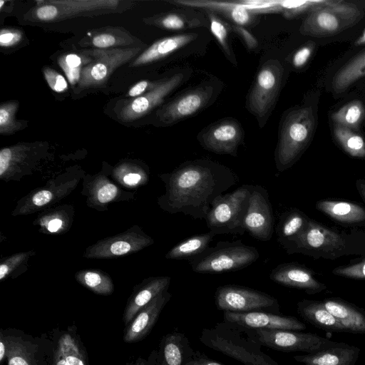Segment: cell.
<instances>
[{
  "label": "cell",
  "mask_w": 365,
  "mask_h": 365,
  "mask_svg": "<svg viewBox=\"0 0 365 365\" xmlns=\"http://www.w3.org/2000/svg\"><path fill=\"white\" fill-rule=\"evenodd\" d=\"M159 177L165 187L158 199L160 207L195 220H205L212 202L238 182L231 169L209 159L186 161Z\"/></svg>",
  "instance_id": "6da1fadb"
},
{
  "label": "cell",
  "mask_w": 365,
  "mask_h": 365,
  "mask_svg": "<svg viewBox=\"0 0 365 365\" xmlns=\"http://www.w3.org/2000/svg\"><path fill=\"white\" fill-rule=\"evenodd\" d=\"M205 346L231 357L243 365H279L262 349L252 329L222 321L205 328L199 337Z\"/></svg>",
  "instance_id": "7a4b0ae2"
},
{
  "label": "cell",
  "mask_w": 365,
  "mask_h": 365,
  "mask_svg": "<svg viewBox=\"0 0 365 365\" xmlns=\"http://www.w3.org/2000/svg\"><path fill=\"white\" fill-rule=\"evenodd\" d=\"M316 119L311 107L302 106L289 111L282 120L274 160L282 172L299 158L314 133Z\"/></svg>",
  "instance_id": "3957f363"
},
{
  "label": "cell",
  "mask_w": 365,
  "mask_h": 365,
  "mask_svg": "<svg viewBox=\"0 0 365 365\" xmlns=\"http://www.w3.org/2000/svg\"><path fill=\"white\" fill-rule=\"evenodd\" d=\"M259 257L258 250L241 240L218 242L190 259L192 271L200 274H218L247 267Z\"/></svg>",
  "instance_id": "277c9868"
},
{
  "label": "cell",
  "mask_w": 365,
  "mask_h": 365,
  "mask_svg": "<svg viewBox=\"0 0 365 365\" xmlns=\"http://www.w3.org/2000/svg\"><path fill=\"white\" fill-rule=\"evenodd\" d=\"M364 16V11L356 4L333 0L331 4L309 14L300 26L299 31L303 35L316 38L331 36L352 27Z\"/></svg>",
  "instance_id": "5b68a950"
},
{
  "label": "cell",
  "mask_w": 365,
  "mask_h": 365,
  "mask_svg": "<svg viewBox=\"0 0 365 365\" xmlns=\"http://www.w3.org/2000/svg\"><path fill=\"white\" fill-rule=\"evenodd\" d=\"M252 185H242L232 192L219 195L205 218L207 228L216 235H242Z\"/></svg>",
  "instance_id": "8992f818"
},
{
  "label": "cell",
  "mask_w": 365,
  "mask_h": 365,
  "mask_svg": "<svg viewBox=\"0 0 365 365\" xmlns=\"http://www.w3.org/2000/svg\"><path fill=\"white\" fill-rule=\"evenodd\" d=\"M284 68L277 59H269L258 71L247 98V108L260 127L266 123L278 98Z\"/></svg>",
  "instance_id": "52a82bcc"
},
{
  "label": "cell",
  "mask_w": 365,
  "mask_h": 365,
  "mask_svg": "<svg viewBox=\"0 0 365 365\" xmlns=\"http://www.w3.org/2000/svg\"><path fill=\"white\" fill-rule=\"evenodd\" d=\"M215 302L217 309L223 312H267L280 314L279 302L274 297L240 285L218 287L215 293Z\"/></svg>",
  "instance_id": "ba28073f"
},
{
  "label": "cell",
  "mask_w": 365,
  "mask_h": 365,
  "mask_svg": "<svg viewBox=\"0 0 365 365\" xmlns=\"http://www.w3.org/2000/svg\"><path fill=\"white\" fill-rule=\"evenodd\" d=\"M140 47L95 49L85 52L87 63L83 66L78 87L88 88L105 83L118 67L140 53Z\"/></svg>",
  "instance_id": "9c48e42d"
},
{
  "label": "cell",
  "mask_w": 365,
  "mask_h": 365,
  "mask_svg": "<svg viewBox=\"0 0 365 365\" xmlns=\"http://www.w3.org/2000/svg\"><path fill=\"white\" fill-rule=\"evenodd\" d=\"M254 336L262 346L284 351H302L313 354L336 345L331 341L314 333L292 330L253 329Z\"/></svg>",
  "instance_id": "30bf717a"
},
{
  "label": "cell",
  "mask_w": 365,
  "mask_h": 365,
  "mask_svg": "<svg viewBox=\"0 0 365 365\" xmlns=\"http://www.w3.org/2000/svg\"><path fill=\"white\" fill-rule=\"evenodd\" d=\"M154 242L138 225L116 235L106 237L88 247L83 257L88 259H110L138 252Z\"/></svg>",
  "instance_id": "8fae6325"
},
{
  "label": "cell",
  "mask_w": 365,
  "mask_h": 365,
  "mask_svg": "<svg viewBox=\"0 0 365 365\" xmlns=\"http://www.w3.org/2000/svg\"><path fill=\"white\" fill-rule=\"evenodd\" d=\"M274 214L269 195L261 185H253L244 222L245 232L263 242L272 239L274 232Z\"/></svg>",
  "instance_id": "7c38bea8"
},
{
  "label": "cell",
  "mask_w": 365,
  "mask_h": 365,
  "mask_svg": "<svg viewBox=\"0 0 365 365\" xmlns=\"http://www.w3.org/2000/svg\"><path fill=\"white\" fill-rule=\"evenodd\" d=\"M215 93L212 85L193 88L159 109L158 119L167 125L176 123L202 110L212 101Z\"/></svg>",
  "instance_id": "4fadbf2b"
},
{
  "label": "cell",
  "mask_w": 365,
  "mask_h": 365,
  "mask_svg": "<svg viewBox=\"0 0 365 365\" xmlns=\"http://www.w3.org/2000/svg\"><path fill=\"white\" fill-rule=\"evenodd\" d=\"M244 138V131L239 122L232 118L219 120L205 128L197 135L201 146L217 154L237 156Z\"/></svg>",
  "instance_id": "5bb4252c"
},
{
  "label": "cell",
  "mask_w": 365,
  "mask_h": 365,
  "mask_svg": "<svg viewBox=\"0 0 365 365\" xmlns=\"http://www.w3.org/2000/svg\"><path fill=\"white\" fill-rule=\"evenodd\" d=\"M120 2L116 0H50L37 1L34 18L41 21H53L96 10L114 9Z\"/></svg>",
  "instance_id": "9a60e30c"
},
{
  "label": "cell",
  "mask_w": 365,
  "mask_h": 365,
  "mask_svg": "<svg viewBox=\"0 0 365 365\" xmlns=\"http://www.w3.org/2000/svg\"><path fill=\"white\" fill-rule=\"evenodd\" d=\"M184 78V73H178L156 82L152 89L135 98L122 108L120 118L124 121H133L146 115L161 104L167 96L183 82Z\"/></svg>",
  "instance_id": "2e32d148"
},
{
  "label": "cell",
  "mask_w": 365,
  "mask_h": 365,
  "mask_svg": "<svg viewBox=\"0 0 365 365\" xmlns=\"http://www.w3.org/2000/svg\"><path fill=\"white\" fill-rule=\"evenodd\" d=\"M223 321L253 329L302 331L307 328L294 317L267 312H223Z\"/></svg>",
  "instance_id": "e0dca14e"
},
{
  "label": "cell",
  "mask_w": 365,
  "mask_h": 365,
  "mask_svg": "<svg viewBox=\"0 0 365 365\" xmlns=\"http://www.w3.org/2000/svg\"><path fill=\"white\" fill-rule=\"evenodd\" d=\"M344 247V240L337 232L312 220H307L302 232L287 250L288 253H291L294 250H314L332 252Z\"/></svg>",
  "instance_id": "ac0fdd59"
},
{
  "label": "cell",
  "mask_w": 365,
  "mask_h": 365,
  "mask_svg": "<svg viewBox=\"0 0 365 365\" xmlns=\"http://www.w3.org/2000/svg\"><path fill=\"white\" fill-rule=\"evenodd\" d=\"M171 297L172 294L168 292V290L165 291L141 309L125 329L124 341L133 343L146 337Z\"/></svg>",
  "instance_id": "d6986e66"
},
{
  "label": "cell",
  "mask_w": 365,
  "mask_h": 365,
  "mask_svg": "<svg viewBox=\"0 0 365 365\" xmlns=\"http://www.w3.org/2000/svg\"><path fill=\"white\" fill-rule=\"evenodd\" d=\"M171 278L168 276L150 277L135 286L123 312L127 327L138 312L160 294L168 291Z\"/></svg>",
  "instance_id": "ffe728a7"
},
{
  "label": "cell",
  "mask_w": 365,
  "mask_h": 365,
  "mask_svg": "<svg viewBox=\"0 0 365 365\" xmlns=\"http://www.w3.org/2000/svg\"><path fill=\"white\" fill-rule=\"evenodd\" d=\"M269 278L277 284L303 289L308 294H316L326 289L310 270L296 263L279 264L271 271Z\"/></svg>",
  "instance_id": "44dd1931"
},
{
  "label": "cell",
  "mask_w": 365,
  "mask_h": 365,
  "mask_svg": "<svg viewBox=\"0 0 365 365\" xmlns=\"http://www.w3.org/2000/svg\"><path fill=\"white\" fill-rule=\"evenodd\" d=\"M169 2L220 14L240 26H249L255 21V14L244 6L240 1L175 0Z\"/></svg>",
  "instance_id": "7402d4cb"
},
{
  "label": "cell",
  "mask_w": 365,
  "mask_h": 365,
  "mask_svg": "<svg viewBox=\"0 0 365 365\" xmlns=\"http://www.w3.org/2000/svg\"><path fill=\"white\" fill-rule=\"evenodd\" d=\"M194 353L186 334L173 331L161 338L156 351V365H185Z\"/></svg>",
  "instance_id": "603a6c76"
},
{
  "label": "cell",
  "mask_w": 365,
  "mask_h": 365,
  "mask_svg": "<svg viewBox=\"0 0 365 365\" xmlns=\"http://www.w3.org/2000/svg\"><path fill=\"white\" fill-rule=\"evenodd\" d=\"M360 349L344 342L320 351L294 356V359L304 365H355Z\"/></svg>",
  "instance_id": "cb8c5ba5"
},
{
  "label": "cell",
  "mask_w": 365,
  "mask_h": 365,
  "mask_svg": "<svg viewBox=\"0 0 365 365\" xmlns=\"http://www.w3.org/2000/svg\"><path fill=\"white\" fill-rule=\"evenodd\" d=\"M197 37V34L185 33L160 39L138 56L131 66H139L162 59L195 41Z\"/></svg>",
  "instance_id": "d4e9b609"
},
{
  "label": "cell",
  "mask_w": 365,
  "mask_h": 365,
  "mask_svg": "<svg viewBox=\"0 0 365 365\" xmlns=\"http://www.w3.org/2000/svg\"><path fill=\"white\" fill-rule=\"evenodd\" d=\"M72 180L66 185L47 186L31 192L19 202L13 215L31 214L59 200L68 193V187H74Z\"/></svg>",
  "instance_id": "484cf974"
},
{
  "label": "cell",
  "mask_w": 365,
  "mask_h": 365,
  "mask_svg": "<svg viewBox=\"0 0 365 365\" xmlns=\"http://www.w3.org/2000/svg\"><path fill=\"white\" fill-rule=\"evenodd\" d=\"M323 303L346 332L365 334V312L363 309L336 298L327 299Z\"/></svg>",
  "instance_id": "4316f807"
},
{
  "label": "cell",
  "mask_w": 365,
  "mask_h": 365,
  "mask_svg": "<svg viewBox=\"0 0 365 365\" xmlns=\"http://www.w3.org/2000/svg\"><path fill=\"white\" fill-rule=\"evenodd\" d=\"M152 24L163 29L182 31L207 27L208 21L202 12L193 9H177L154 18Z\"/></svg>",
  "instance_id": "83f0119b"
},
{
  "label": "cell",
  "mask_w": 365,
  "mask_h": 365,
  "mask_svg": "<svg viewBox=\"0 0 365 365\" xmlns=\"http://www.w3.org/2000/svg\"><path fill=\"white\" fill-rule=\"evenodd\" d=\"M297 312L302 319L319 329L346 332V329L327 309L323 302L303 299L297 303Z\"/></svg>",
  "instance_id": "f1b7e54d"
},
{
  "label": "cell",
  "mask_w": 365,
  "mask_h": 365,
  "mask_svg": "<svg viewBox=\"0 0 365 365\" xmlns=\"http://www.w3.org/2000/svg\"><path fill=\"white\" fill-rule=\"evenodd\" d=\"M317 208L341 222L359 223L365 221V209L353 202L321 200L317 202Z\"/></svg>",
  "instance_id": "f546056e"
},
{
  "label": "cell",
  "mask_w": 365,
  "mask_h": 365,
  "mask_svg": "<svg viewBox=\"0 0 365 365\" xmlns=\"http://www.w3.org/2000/svg\"><path fill=\"white\" fill-rule=\"evenodd\" d=\"M364 76L365 51L355 56L336 73L332 79V88L336 93L344 92Z\"/></svg>",
  "instance_id": "4dcf8cb0"
},
{
  "label": "cell",
  "mask_w": 365,
  "mask_h": 365,
  "mask_svg": "<svg viewBox=\"0 0 365 365\" xmlns=\"http://www.w3.org/2000/svg\"><path fill=\"white\" fill-rule=\"evenodd\" d=\"M307 220L305 216L298 210H292L284 213L277 227L279 242L288 249L302 232Z\"/></svg>",
  "instance_id": "1f68e13d"
},
{
  "label": "cell",
  "mask_w": 365,
  "mask_h": 365,
  "mask_svg": "<svg viewBox=\"0 0 365 365\" xmlns=\"http://www.w3.org/2000/svg\"><path fill=\"white\" fill-rule=\"evenodd\" d=\"M215 235L212 232L195 235L172 247L165 255L167 259L192 258L208 248Z\"/></svg>",
  "instance_id": "d6a6232c"
},
{
  "label": "cell",
  "mask_w": 365,
  "mask_h": 365,
  "mask_svg": "<svg viewBox=\"0 0 365 365\" xmlns=\"http://www.w3.org/2000/svg\"><path fill=\"white\" fill-rule=\"evenodd\" d=\"M75 278L95 294L110 295L113 292L114 286L110 277L102 270L82 269L76 273Z\"/></svg>",
  "instance_id": "836d02e7"
},
{
  "label": "cell",
  "mask_w": 365,
  "mask_h": 365,
  "mask_svg": "<svg viewBox=\"0 0 365 365\" xmlns=\"http://www.w3.org/2000/svg\"><path fill=\"white\" fill-rule=\"evenodd\" d=\"M365 118V106L359 100H353L333 113L334 124L357 131Z\"/></svg>",
  "instance_id": "e575fe53"
},
{
  "label": "cell",
  "mask_w": 365,
  "mask_h": 365,
  "mask_svg": "<svg viewBox=\"0 0 365 365\" xmlns=\"http://www.w3.org/2000/svg\"><path fill=\"white\" fill-rule=\"evenodd\" d=\"M28 148L24 145L4 148L0 151V178L2 180L11 179L17 168L26 159Z\"/></svg>",
  "instance_id": "d590c367"
},
{
  "label": "cell",
  "mask_w": 365,
  "mask_h": 365,
  "mask_svg": "<svg viewBox=\"0 0 365 365\" xmlns=\"http://www.w3.org/2000/svg\"><path fill=\"white\" fill-rule=\"evenodd\" d=\"M335 139L349 155L356 158L365 157V140L356 131L334 124Z\"/></svg>",
  "instance_id": "8d00e7d4"
},
{
  "label": "cell",
  "mask_w": 365,
  "mask_h": 365,
  "mask_svg": "<svg viewBox=\"0 0 365 365\" xmlns=\"http://www.w3.org/2000/svg\"><path fill=\"white\" fill-rule=\"evenodd\" d=\"M209 19L210 31L215 37L226 57L229 61L236 64L235 56L230 48L228 38V25L222 21L217 14L212 11H207Z\"/></svg>",
  "instance_id": "74e56055"
},
{
  "label": "cell",
  "mask_w": 365,
  "mask_h": 365,
  "mask_svg": "<svg viewBox=\"0 0 365 365\" xmlns=\"http://www.w3.org/2000/svg\"><path fill=\"white\" fill-rule=\"evenodd\" d=\"M57 351L61 354L68 365H86L78 343L68 333H65L60 337Z\"/></svg>",
  "instance_id": "f35d334b"
},
{
  "label": "cell",
  "mask_w": 365,
  "mask_h": 365,
  "mask_svg": "<svg viewBox=\"0 0 365 365\" xmlns=\"http://www.w3.org/2000/svg\"><path fill=\"white\" fill-rule=\"evenodd\" d=\"M87 61L86 55L68 53L61 56L58 60V63L66 74L69 83L73 86L78 83L82 69Z\"/></svg>",
  "instance_id": "ab89813d"
},
{
  "label": "cell",
  "mask_w": 365,
  "mask_h": 365,
  "mask_svg": "<svg viewBox=\"0 0 365 365\" xmlns=\"http://www.w3.org/2000/svg\"><path fill=\"white\" fill-rule=\"evenodd\" d=\"M8 365H36L27 345L19 339L6 338Z\"/></svg>",
  "instance_id": "60d3db41"
},
{
  "label": "cell",
  "mask_w": 365,
  "mask_h": 365,
  "mask_svg": "<svg viewBox=\"0 0 365 365\" xmlns=\"http://www.w3.org/2000/svg\"><path fill=\"white\" fill-rule=\"evenodd\" d=\"M116 177L125 185L136 187L145 184L149 178L148 172L140 166L133 164H123L115 170Z\"/></svg>",
  "instance_id": "b9f144b4"
},
{
  "label": "cell",
  "mask_w": 365,
  "mask_h": 365,
  "mask_svg": "<svg viewBox=\"0 0 365 365\" xmlns=\"http://www.w3.org/2000/svg\"><path fill=\"white\" fill-rule=\"evenodd\" d=\"M62 212L63 209H55L51 212L42 215L38 220L41 230L45 232L58 233L67 229L68 218Z\"/></svg>",
  "instance_id": "7bdbcfd3"
},
{
  "label": "cell",
  "mask_w": 365,
  "mask_h": 365,
  "mask_svg": "<svg viewBox=\"0 0 365 365\" xmlns=\"http://www.w3.org/2000/svg\"><path fill=\"white\" fill-rule=\"evenodd\" d=\"M19 102L12 101L2 103L0 106V133L2 135L11 134L17 131L21 125L15 119Z\"/></svg>",
  "instance_id": "ee69618b"
},
{
  "label": "cell",
  "mask_w": 365,
  "mask_h": 365,
  "mask_svg": "<svg viewBox=\"0 0 365 365\" xmlns=\"http://www.w3.org/2000/svg\"><path fill=\"white\" fill-rule=\"evenodd\" d=\"M34 254L35 252L33 251L19 252L1 259L0 263V279L3 280L11 274L17 272L24 265H26L29 257Z\"/></svg>",
  "instance_id": "f6af8a7d"
},
{
  "label": "cell",
  "mask_w": 365,
  "mask_h": 365,
  "mask_svg": "<svg viewBox=\"0 0 365 365\" xmlns=\"http://www.w3.org/2000/svg\"><path fill=\"white\" fill-rule=\"evenodd\" d=\"M130 39V37L125 36V34L120 36L119 33L114 32L113 30L95 34L91 39V43L99 49H104L112 46L129 44L132 42Z\"/></svg>",
  "instance_id": "bcb514c9"
},
{
  "label": "cell",
  "mask_w": 365,
  "mask_h": 365,
  "mask_svg": "<svg viewBox=\"0 0 365 365\" xmlns=\"http://www.w3.org/2000/svg\"><path fill=\"white\" fill-rule=\"evenodd\" d=\"M94 187L91 195V202L105 205L114 200L120 193L119 188L108 180H103Z\"/></svg>",
  "instance_id": "7dc6e473"
},
{
  "label": "cell",
  "mask_w": 365,
  "mask_h": 365,
  "mask_svg": "<svg viewBox=\"0 0 365 365\" xmlns=\"http://www.w3.org/2000/svg\"><path fill=\"white\" fill-rule=\"evenodd\" d=\"M44 78L53 91L63 93L68 90V83L63 76L54 69L46 66L43 69Z\"/></svg>",
  "instance_id": "c3c4849f"
},
{
  "label": "cell",
  "mask_w": 365,
  "mask_h": 365,
  "mask_svg": "<svg viewBox=\"0 0 365 365\" xmlns=\"http://www.w3.org/2000/svg\"><path fill=\"white\" fill-rule=\"evenodd\" d=\"M314 48L315 43L309 41L297 49L292 59L294 67L296 68L304 67L312 56Z\"/></svg>",
  "instance_id": "681fc988"
},
{
  "label": "cell",
  "mask_w": 365,
  "mask_h": 365,
  "mask_svg": "<svg viewBox=\"0 0 365 365\" xmlns=\"http://www.w3.org/2000/svg\"><path fill=\"white\" fill-rule=\"evenodd\" d=\"M333 273L352 279H365V260L344 267L335 268Z\"/></svg>",
  "instance_id": "f907efd6"
},
{
  "label": "cell",
  "mask_w": 365,
  "mask_h": 365,
  "mask_svg": "<svg viewBox=\"0 0 365 365\" xmlns=\"http://www.w3.org/2000/svg\"><path fill=\"white\" fill-rule=\"evenodd\" d=\"M23 37L22 32L16 29H2L0 32V46L11 47L19 43Z\"/></svg>",
  "instance_id": "816d5d0a"
},
{
  "label": "cell",
  "mask_w": 365,
  "mask_h": 365,
  "mask_svg": "<svg viewBox=\"0 0 365 365\" xmlns=\"http://www.w3.org/2000/svg\"><path fill=\"white\" fill-rule=\"evenodd\" d=\"M155 84L156 82L149 81H139L129 89L128 94L130 97H139L152 89Z\"/></svg>",
  "instance_id": "f5cc1de1"
},
{
  "label": "cell",
  "mask_w": 365,
  "mask_h": 365,
  "mask_svg": "<svg viewBox=\"0 0 365 365\" xmlns=\"http://www.w3.org/2000/svg\"><path fill=\"white\" fill-rule=\"evenodd\" d=\"M185 365H224L217 361L210 359L204 353L197 350L192 359Z\"/></svg>",
  "instance_id": "db71d44e"
},
{
  "label": "cell",
  "mask_w": 365,
  "mask_h": 365,
  "mask_svg": "<svg viewBox=\"0 0 365 365\" xmlns=\"http://www.w3.org/2000/svg\"><path fill=\"white\" fill-rule=\"evenodd\" d=\"M234 29L235 31L243 38L249 48H253L257 46V41L246 29L240 26H235Z\"/></svg>",
  "instance_id": "11a10c76"
},
{
  "label": "cell",
  "mask_w": 365,
  "mask_h": 365,
  "mask_svg": "<svg viewBox=\"0 0 365 365\" xmlns=\"http://www.w3.org/2000/svg\"><path fill=\"white\" fill-rule=\"evenodd\" d=\"M128 365H156V350L150 354L148 360L139 357L135 362Z\"/></svg>",
  "instance_id": "9f6ffc18"
},
{
  "label": "cell",
  "mask_w": 365,
  "mask_h": 365,
  "mask_svg": "<svg viewBox=\"0 0 365 365\" xmlns=\"http://www.w3.org/2000/svg\"><path fill=\"white\" fill-rule=\"evenodd\" d=\"M7 354V344L6 339H4L3 335H1L0 339V361L1 363L4 361V358Z\"/></svg>",
  "instance_id": "6f0895ef"
},
{
  "label": "cell",
  "mask_w": 365,
  "mask_h": 365,
  "mask_svg": "<svg viewBox=\"0 0 365 365\" xmlns=\"http://www.w3.org/2000/svg\"><path fill=\"white\" fill-rule=\"evenodd\" d=\"M356 187L362 198L365 201V180H358L356 182Z\"/></svg>",
  "instance_id": "680465c9"
},
{
  "label": "cell",
  "mask_w": 365,
  "mask_h": 365,
  "mask_svg": "<svg viewBox=\"0 0 365 365\" xmlns=\"http://www.w3.org/2000/svg\"><path fill=\"white\" fill-rule=\"evenodd\" d=\"M53 365H68L58 351L55 354Z\"/></svg>",
  "instance_id": "91938a15"
},
{
  "label": "cell",
  "mask_w": 365,
  "mask_h": 365,
  "mask_svg": "<svg viewBox=\"0 0 365 365\" xmlns=\"http://www.w3.org/2000/svg\"><path fill=\"white\" fill-rule=\"evenodd\" d=\"M362 3H364V4H365V1H362Z\"/></svg>",
  "instance_id": "94428289"
}]
</instances>
